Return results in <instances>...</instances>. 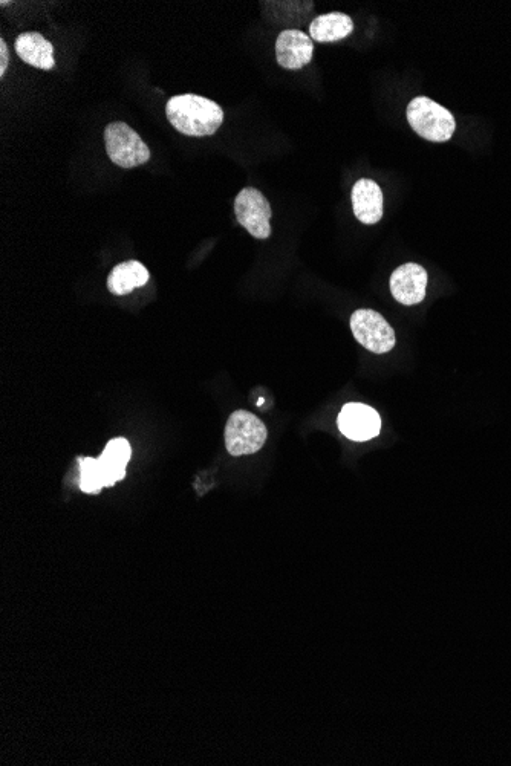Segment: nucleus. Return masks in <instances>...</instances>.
Listing matches in <instances>:
<instances>
[{"mask_svg":"<svg viewBox=\"0 0 511 766\" xmlns=\"http://www.w3.org/2000/svg\"><path fill=\"white\" fill-rule=\"evenodd\" d=\"M170 124L187 137H210L224 123V112L215 101L195 94L176 95L167 101Z\"/></svg>","mask_w":511,"mask_h":766,"instance_id":"nucleus-1","label":"nucleus"},{"mask_svg":"<svg viewBox=\"0 0 511 766\" xmlns=\"http://www.w3.org/2000/svg\"><path fill=\"white\" fill-rule=\"evenodd\" d=\"M407 121L421 138L432 143H446L455 134L456 121L450 111L427 97L409 103Z\"/></svg>","mask_w":511,"mask_h":766,"instance_id":"nucleus-2","label":"nucleus"},{"mask_svg":"<svg viewBox=\"0 0 511 766\" xmlns=\"http://www.w3.org/2000/svg\"><path fill=\"white\" fill-rule=\"evenodd\" d=\"M106 152L112 163L123 169H134L149 163L150 150L140 135L126 123H111L105 129Z\"/></svg>","mask_w":511,"mask_h":766,"instance_id":"nucleus-3","label":"nucleus"},{"mask_svg":"<svg viewBox=\"0 0 511 766\" xmlns=\"http://www.w3.org/2000/svg\"><path fill=\"white\" fill-rule=\"evenodd\" d=\"M267 438V427L253 413L238 410L228 418L225 426V447L230 455H253L264 447Z\"/></svg>","mask_w":511,"mask_h":766,"instance_id":"nucleus-4","label":"nucleus"},{"mask_svg":"<svg viewBox=\"0 0 511 766\" xmlns=\"http://www.w3.org/2000/svg\"><path fill=\"white\" fill-rule=\"evenodd\" d=\"M352 335L363 348L374 354H386L394 349L397 338L383 315L372 309H359L351 317Z\"/></svg>","mask_w":511,"mask_h":766,"instance_id":"nucleus-5","label":"nucleus"},{"mask_svg":"<svg viewBox=\"0 0 511 766\" xmlns=\"http://www.w3.org/2000/svg\"><path fill=\"white\" fill-rule=\"evenodd\" d=\"M236 219L256 239H268L271 234V207L262 192L253 187L242 189L235 201Z\"/></svg>","mask_w":511,"mask_h":766,"instance_id":"nucleus-6","label":"nucleus"},{"mask_svg":"<svg viewBox=\"0 0 511 766\" xmlns=\"http://www.w3.org/2000/svg\"><path fill=\"white\" fill-rule=\"evenodd\" d=\"M339 429L346 438L352 439V441H369L380 433V415H378L377 410L366 406V404H346L339 415Z\"/></svg>","mask_w":511,"mask_h":766,"instance_id":"nucleus-7","label":"nucleus"},{"mask_svg":"<svg viewBox=\"0 0 511 766\" xmlns=\"http://www.w3.org/2000/svg\"><path fill=\"white\" fill-rule=\"evenodd\" d=\"M427 273L418 263H406L391 276V293L404 306H414L426 299Z\"/></svg>","mask_w":511,"mask_h":766,"instance_id":"nucleus-8","label":"nucleus"},{"mask_svg":"<svg viewBox=\"0 0 511 766\" xmlns=\"http://www.w3.org/2000/svg\"><path fill=\"white\" fill-rule=\"evenodd\" d=\"M314 43L299 30H285L276 40V60L288 71H299L313 60Z\"/></svg>","mask_w":511,"mask_h":766,"instance_id":"nucleus-9","label":"nucleus"},{"mask_svg":"<svg viewBox=\"0 0 511 766\" xmlns=\"http://www.w3.org/2000/svg\"><path fill=\"white\" fill-rule=\"evenodd\" d=\"M352 210L362 224L374 225L383 218L385 198L380 186L372 179H359L352 187Z\"/></svg>","mask_w":511,"mask_h":766,"instance_id":"nucleus-10","label":"nucleus"},{"mask_svg":"<svg viewBox=\"0 0 511 766\" xmlns=\"http://www.w3.org/2000/svg\"><path fill=\"white\" fill-rule=\"evenodd\" d=\"M17 56L27 65L34 66L43 71H51L56 66L54 59V46L40 33H22L14 43Z\"/></svg>","mask_w":511,"mask_h":766,"instance_id":"nucleus-11","label":"nucleus"},{"mask_svg":"<svg viewBox=\"0 0 511 766\" xmlns=\"http://www.w3.org/2000/svg\"><path fill=\"white\" fill-rule=\"evenodd\" d=\"M131 444L124 438H115L108 442L105 452L98 458L101 476L105 481V487H112L115 482L121 481L126 476L127 462L131 461Z\"/></svg>","mask_w":511,"mask_h":766,"instance_id":"nucleus-12","label":"nucleus"},{"mask_svg":"<svg viewBox=\"0 0 511 766\" xmlns=\"http://www.w3.org/2000/svg\"><path fill=\"white\" fill-rule=\"evenodd\" d=\"M149 271L143 263L137 260L120 263L111 271L108 277L109 293L115 296H127L134 289L141 288L149 282Z\"/></svg>","mask_w":511,"mask_h":766,"instance_id":"nucleus-13","label":"nucleus"},{"mask_svg":"<svg viewBox=\"0 0 511 766\" xmlns=\"http://www.w3.org/2000/svg\"><path fill=\"white\" fill-rule=\"evenodd\" d=\"M354 31L351 17L343 13H328L316 17L310 25V37L319 43L339 42Z\"/></svg>","mask_w":511,"mask_h":766,"instance_id":"nucleus-14","label":"nucleus"},{"mask_svg":"<svg viewBox=\"0 0 511 766\" xmlns=\"http://www.w3.org/2000/svg\"><path fill=\"white\" fill-rule=\"evenodd\" d=\"M80 474H82V478H80V488H82L85 493L95 494L98 493L101 488H105V481H103L100 467H98V459H80Z\"/></svg>","mask_w":511,"mask_h":766,"instance_id":"nucleus-15","label":"nucleus"},{"mask_svg":"<svg viewBox=\"0 0 511 766\" xmlns=\"http://www.w3.org/2000/svg\"><path fill=\"white\" fill-rule=\"evenodd\" d=\"M8 65H10V54H8L7 43L5 40H0V78H4L7 74Z\"/></svg>","mask_w":511,"mask_h":766,"instance_id":"nucleus-16","label":"nucleus"}]
</instances>
